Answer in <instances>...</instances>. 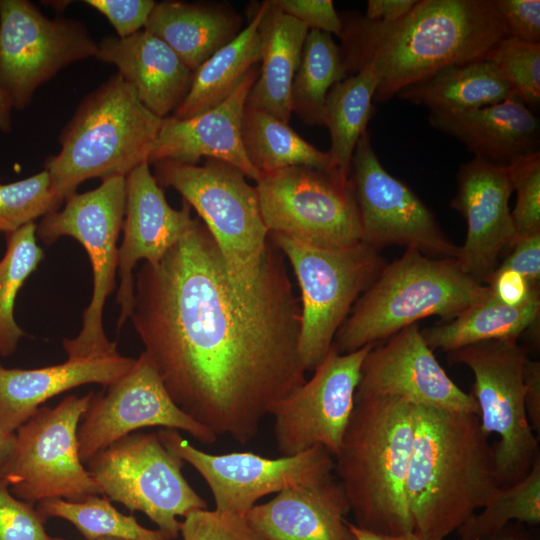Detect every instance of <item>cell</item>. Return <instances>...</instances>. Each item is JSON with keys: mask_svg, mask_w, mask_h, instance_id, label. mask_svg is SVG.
Listing matches in <instances>:
<instances>
[{"mask_svg": "<svg viewBox=\"0 0 540 540\" xmlns=\"http://www.w3.org/2000/svg\"><path fill=\"white\" fill-rule=\"evenodd\" d=\"M135 278L131 322L177 406L218 436L246 444L272 407L306 381L301 308L270 240L251 289L231 279L199 219Z\"/></svg>", "mask_w": 540, "mask_h": 540, "instance_id": "cell-1", "label": "cell"}, {"mask_svg": "<svg viewBox=\"0 0 540 540\" xmlns=\"http://www.w3.org/2000/svg\"><path fill=\"white\" fill-rule=\"evenodd\" d=\"M341 55L347 74L370 66L379 78L376 102L439 70L478 59L510 36L494 0H417L393 23L355 12L340 15Z\"/></svg>", "mask_w": 540, "mask_h": 540, "instance_id": "cell-2", "label": "cell"}, {"mask_svg": "<svg viewBox=\"0 0 540 540\" xmlns=\"http://www.w3.org/2000/svg\"><path fill=\"white\" fill-rule=\"evenodd\" d=\"M414 407L406 493L413 531L445 539L499 487L477 414Z\"/></svg>", "mask_w": 540, "mask_h": 540, "instance_id": "cell-3", "label": "cell"}, {"mask_svg": "<svg viewBox=\"0 0 540 540\" xmlns=\"http://www.w3.org/2000/svg\"><path fill=\"white\" fill-rule=\"evenodd\" d=\"M413 433L411 404L355 396L334 471L356 526L390 535L413 531L406 493Z\"/></svg>", "mask_w": 540, "mask_h": 540, "instance_id": "cell-4", "label": "cell"}, {"mask_svg": "<svg viewBox=\"0 0 540 540\" xmlns=\"http://www.w3.org/2000/svg\"><path fill=\"white\" fill-rule=\"evenodd\" d=\"M162 118L148 110L118 72L87 94L59 136L61 149L45 162L62 202L90 179L126 177L148 163Z\"/></svg>", "mask_w": 540, "mask_h": 540, "instance_id": "cell-5", "label": "cell"}, {"mask_svg": "<svg viewBox=\"0 0 540 540\" xmlns=\"http://www.w3.org/2000/svg\"><path fill=\"white\" fill-rule=\"evenodd\" d=\"M489 292V286L465 274L456 259L433 258L408 248L386 264L358 298L332 347L338 353H350L432 315L453 319Z\"/></svg>", "mask_w": 540, "mask_h": 540, "instance_id": "cell-6", "label": "cell"}, {"mask_svg": "<svg viewBox=\"0 0 540 540\" xmlns=\"http://www.w3.org/2000/svg\"><path fill=\"white\" fill-rule=\"evenodd\" d=\"M154 177L172 187L199 215L216 241L234 283L251 289L256 283L268 242L255 186L226 162L207 159L204 165L158 161Z\"/></svg>", "mask_w": 540, "mask_h": 540, "instance_id": "cell-7", "label": "cell"}, {"mask_svg": "<svg viewBox=\"0 0 540 540\" xmlns=\"http://www.w3.org/2000/svg\"><path fill=\"white\" fill-rule=\"evenodd\" d=\"M293 269L300 288L298 353L305 371H314L358 298L387 264L379 251L360 242L326 249L269 232Z\"/></svg>", "mask_w": 540, "mask_h": 540, "instance_id": "cell-8", "label": "cell"}, {"mask_svg": "<svg viewBox=\"0 0 540 540\" xmlns=\"http://www.w3.org/2000/svg\"><path fill=\"white\" fill-rule=\"evenodd\" d=\"M126 209V178H105L95 189L68 196L63 209L42 217L36 236L46 245L69 236L86 250L92 267L93 290L83 312L82 328L72 339H64L67 355H101L118 351L103 327L106 299L116 287L117 241Z\"/></svg>", "mask_w": 540, "mask_h": 540, "instance_id": "cell-9", "label": "cell"}, {"mask_svg": "<svg viewBox=\"0 0 540 540\" xmlns=\"http://www.w3.org/2000/svg\"><path fill=\"white\" fill-rule=\"evenodd\" d=\"M527 357V349L510 339L479 342L447 353L450 364L465 365L474 375L470 394L478 405L483 432L499 436L493 447L499 487L520 481L540 457L524 402Z\"/></svg>", "mask_w": 540, "mask_h": 540, "instance_id": "cell-10", "label": "cell"}, {"mask_svg": "<svg viewBox=\"0 0 540 540\" xmlns=\"http://www.w3.org/2000/svg\"><path fill=\"white\" fill-rule=\"evenodd\" d=\"M184 463L157 432H134L94 455L87 470L102 495L131 512H142L172 540L180 535L178 517L207 508L184 477Z\"/></svg>", "mask_w": 540, "mask_h": 540, "instance_id": "cell-11", "label": "cell"}, {"mask_svg": "<svg viewBox=\"0 0 540 540\" xmlns=\"http://www.w3.org/2000/svg\"><path fill=\"white\" fill-rule=\"evenodd\" d=\"M271 233L318 248L361 242V224L350 177L307 166L263 174L255 185Z\"/></svg>", "mask_w": 540, "mask_h": 540, "instance_id": "cell-12", "label": "cell"}, {"mask_svg": "<svg viewBox=\"0 0 540 540\" xmlns=\"http://www.w3.org/2000/svg\"><path fill=\"white\" fill-rule=\"evenodd\" d=\"M93 394H72L54 407L41 406L15 431V450L1 473L14 496L34 505L48 499L81 501L102 494L84 467L77 437Z\"/></svg>", "mask_w": 540, "mask_h": 540, "instance_id": "cell-13", "label": "cell"}, {"mask_svg": "<svg viewBox=\"0 0 540 540\" xmlns=\"http://www.w3.org/2000/svg\"><path fill=\"white\" fill-rule=\"evenodd\" d=\"M97 51L83 22L49 18L28 0H0V88L13 109H25L42 84Z\"/></svg>", "mask_w": 540, "mask_h": 540, "instance_id": "cell-14", "label": "cell"}, {"mask_svg": "<svg viewBox=\"0 0 540 540\" xmlns=\"http://www.w3.org/2000/svg\"><path fill=\"white\" fill-rule=\"evenodd\" d=\"M157 434L200 474L218 511L245 515L266 495L334 479L335 461L322 446L271 459L251 452L207 453L173 429L162 428Z\"/></svg>", "mask_w": 540, "mask_h": 540, "instance_id": "cell-15", "label": "cell"}, {"mask_svg": "<svg viewBox=\"0 0 540 540\" xmlns=\"http://www.w3.org/2000/svg\"><path fill=\"white\" fill-rule=\"evenodd\" d=\"M350 180L359 212L362 243L378 251L385 246L399 245L433 258L458 259L460 246L447 237L414 191L383 167L368 130L355 147Z\"/></svg>", "mask_w": 540, "mask_h": 540, "instance_id": "cell-16", "label": "cell"}, {"mask_svg": "<svg viewBox=\"0 0 540 540\" xmlns=\"http://www.w3.org/2000/svg\"><path fill=\"white\" fill-rule=\"evenodd\" d=\"M373 346L345 354L331 347L310 380L272 407L274 440L282 456L314 446L336 456L354 407L363 360Z\"/></svg>", "mask_w": 540, "mask_h": 540, "instance_id": "cell-17", "label": "cell"}, {"mask_svg": "<svg viewBox=\"0 0 540 540\" xmlns=\"http://www.w3.org/2000/svg\"><path fill=\"white\" fill-rule=\"evenodd\" d=\"M106 388L93 394L78 426L83 462L146 427L184 431L206 445L218 438L177 406L144 352L127 374Z\"/></svg>", "mask_w": 540, "mask_h": 540, "instance_id": "cell-18", "label": "cell"}, {"mask_svg": "<svg viewBox=\"0 0 540 540\" xmlns=\"http://www.w3.org/2000/svg\"><path fill=\"white\" fill-rule=\"evenodd\" d=\"M356 397H388L412 406L479 413L474 397L445 372L417 323L373 346L363 360Z\"/></svg>", "mask_w": 540, "mask_h": 540, "instance_id": "cell-19", "label": "cell"}, {"mask_svg": "<svg viewBox=\"0 0 540 540\" xmlns=\"http://www.w3.org/2000/svg\"><path fill=\"white\" fill-rule=\"evenodd\" d=\"M456 180L457 191L450 206L467 223L457 262L465 274L483 284L497 268L502 250L515 238L509 168L474 157L460 166Z\"/></svg>", "mask_w": 540, "mask_h": 540, "instance_id": "cell-20", "label": "cell"}, {"mask_svg": "<svg viewBox=\"0 0 540 540\" xmlns=\"http://www.w3.org/2000/svg\"><path fill=\"white\" fill-rule=\"evenodd\" d=\"M148 163L133 169L126 178V209L123 241L118 247L117 327L121 329L134 309L133 271L141 260L158 263L179 241L193 218L191 207L183 201L181 209L172 208Z\"/></svg>", "mask_w": 540, "mask_h": 540, "instance_id": "cell-21", "label": "cell"}, {"mask_svg": "<svg viewBox=\"0 0 540 540\" xmlns=\"http://www.w3.org/2000/svg\"><path fill=\"white\" fill-rule=\"evenodd\" d=\"M258 74L255 67L251 68L232 94L212 109L186 119L163 118L148 164L163 160L197 164L204 157L231 164L257 182L261 175L245 153L242 122Z\"/></svg>", "mask_w": 540, "mask_h": 540, "instance_id": "cell-22", "label": "cell"}, {"mask_svg": "<svg viewBox=\"0 0 540 540\" xmlns=\"http://www.w3.org/2000/svg\"><path fill=\"white\" fill-rule=\"evenodd\" d=\"M136 358L108 354L67 355L60 364L35 369L0 365V426L15 431L47 400L86 384L109 387L127 374Z\"/></svg>", "mask_w": 540, "mask_h": 540, "instance_id": "cell-23", "label": "cell"}, {"mask_svg": "<svg viewBox=\"0 0 540 540\" xmlns=\"http://www.w3.org/2000/svg\"><path fill=\"white\" fill-rule=\"evenodd\" d=\"M429 123L464 144L474 157L494 165L508 167L540 152L539 118L514 96L473 110L430 111Z\"/></svg>", "mask_w": 540, "mask_h": 540, "instance_id": "cell-24", "label": "cell"}, {"mask_svg": "<svg viewBox=\"0 0 540 540\" xmlns=\"http://www.w3.org/2000/svg\"><path fill=\"white\" fill-rule=\"evenodd\" d=\"M95 58L115 65L144 106L162 119L181 104L192 81L193 72L177 54L144 29L126 38H103Z\"/></svg>", "mask_w": 540, "mask_h": 540, "instance_id": "cell-25", "label": "cell"}, {"mask_svg": "<svg viewBox=\"0 0 540 540\" xmlns=\"http://www.w3.org/2000/svg\"><path fill=\"white\" fill-rule=\"evenodd\" d=\"M348 499L334 479L277 493L244 516L266 540H355Z\"/></svg>", "mask_w": 540, "mask_h": 540, "instance_id": "cell-26", "label": "cell"}, {"mask_svg": "<svg viewBox=\"0 0 540 540\" xmlns=\"http://www.w3.org/2000/svg\"><path fill=\"white\" fill-rule=\"evenodd\" d=\"M242 18L221 4L162 1L144 30L165 42L194 72L242 30Z\"/></svg>", "mask_w": 540, "mask_h": 540, "instance_id": "cell-27", "label": "cell"}, {"mask_svg": "<svg viewBox=\"0 0 540 540\" xmlns=\"http://www.w3.org/2000/svg\"><path fill=\"white\" fill-rule=\"evenodd\" d=\"M308 32L306 25L283 13L273 0H266L258 27L262 66L247 105L288 123L292 82Z\"/></svg>", "mask_w": 540, "mask_h": 540, "instance_id": "cell-28", "label": "cell"}, {"mask_svg": "<svg viewBox=\"0 0 540 540\" xmlns=\"http://www.w3.org/2000/svg\"><path fill=\"white\" fill-rule=\"evenodd\" d=\"M265 8L266 1L255 5L247 26L193 72L188 93L172 117L186 119L201 114L223 102L238 87L260 61L258 27Z\"/></svg>", "mask_w": 540, "mask_h": 540, "instance_id": "cell-29", "label": "cell"}, {"mask_svg": "<svg viewBox=\"0 0 540 540\" xmlns=\"http://www.w3.org/2000/svg\"><path fill=\"white\" fill-rule=\"evenodd\" d=\"M396 96L427 106L430 111L460 112L496 104L514 95L496 66L482 58L445 67Z\"/></svg>", "mask_w": 540, "mask_h": 540, "instance_id": "cell-30", "label": "cell"}, {"mask_svg": "<svg viewBox=\"0 0 540 540\" xmlns=\"http://www.w3.org/2000/svg\"><path fill=\"white\" fill-rule=\"evenodd\" d=\"M539 312V290L526 303L508 306L500 302L490 289L487 297L479 303L449 322L426 328L421 333L431 350L449 353L489 340H518L535 325Z\"/></svg>", "mask_w": 540, "mask_h": 540, "instance_id": "cell-31", "label": "cell"}, {"mask_svg": "<svg viewBox=\"0 0 540 540\" xmlns=\"http://www.w3.org/2000/svg\"><path fill=\"white\" fill-rule=\"evenodd\" d=\"M242 141L249 162L260 175L295 166L336 170L328 151L307 142L288 123L247 104Z\"/></svg>", "mask_w": 540, "mask_h": 540, "instance_id": "cell-32", "label": "cell"}, {"mask_svg": "<svg viewBox=\"0 0 540 540\" xmlns=\"http://www.w3.org/2000/svg\"><path fill=\"white\" fill-rule=\"evenodd\" d=\"M378 84L377 74L365 66L336 83L326 97L322 125L330 133L328 153L334 168L346 177H350L355 147L374 113L372 101Z\"/></svg>", "mask_w": 540, "mask_h": 540, "instance_id": "cell-33", "label": "cell"}, {"mask_svg": "<svg viewBox=\"0 0 540 540\" xmlns=\"http://www.w3.org/2000/svg\"><path fill=\"white\" fill-rule=\"evenodd\" d=\"M347 75L340 46L332 35L309 30L292 82V113L307 125H322L326 97Z\"/></svg>", "mask_w": 540, "mask_h": 540, "instance_id": "cell-34", "label": "cell"}, {"mask_svg": "<svg viewBox=\"0 0 540 540\" xmlns=\"http://www.w3.org/2000/svg\"><path fill=\"white\" fill-rule=\"evenodd\" d=\"M36 509L45 518L70 522L87 540L117 538L124 540H170L159 529H148L133 515L118 511L105 495H92L81 501L48 499Z\"/></svg>", "mask_w": 540, "mask_h": 540, "instance_id": "cell-35", "label": "cell"}, {"mask_svg": "<svg viewBox=\"0 0 540 540\" xmlns=\"http://www.w3.org/2000/svg\"><path fill=\"white\" fill-rule=\"evenodd\" d=\"M37 224L29 223L6 234V252L0 261V356L15 352L24 331L14 318L17 293L44 258L37 244Z\"/></svg>", "mask_w": 540, "mask_h": 540, "instance_id": "cell-36", "label": "cell"}, {"mask_svg": "<svg viewBox=\"0 0 540 540\" xmlns=\"http://www.w3.org/2000/svg\"><path fill=\"white\" fill-rule=\"evenodd\" d=\"M511 522L536 526L540 523V457L520 481L498 487L481 512L457 529L460 540L488 537Z\"/></svg>", "mask_w": 540, "mask_h": 540, "instance_id": "cell-37", "label": "cell"}, {"mask_svg": "<svg viewBox=\"0 0 540 540\" xmlns=\"http://www.w3.org/2000/svg\"><path fill=\"white\" fill-rule=\"evenodd\" d=\"M62 203L53 193L45 169L12 183L0 182V231L8 234L34 223L59 210Z\"/></svg>", "mask_w": 540, "mask_h": 540, "instance_id": "cell-38", "label": "cell"}, {"mask_svg": "<svg viewBox=\"0 0 540 540\" xmlns=\"http://www.w3.org/2000/svg\"><path fill=\"white\" fill-rule=\"evenodd\" d=\"M485 58L499 70L514 97L535 112L540 103V43H526L508 36Z\"/></svg>", "mask_w": 540, "mask_h": 540, "instance_id": "cell-39", "label": "cell"}, {"mask_svg": "<svg viewBox=\"0 0 540 540\" xmlns=\"http://www.w3.org/2000/svg\"><path fill=\"white\" fill-rule=\"evenodd\" d=\"M508 168L516 192L511 211L515 240L540 231V152L521 158Z\"/></svg>", "mask_w": 540, "mask_h": 540, "instance_id": "cell-40", "label": "cell"}, {"mask_svg": "<svg viewBox=\"0 0 540 540\" xmlns=\"http://www.w3.org/2000/svg\"><path fill=\"white\" fill-rule=\"evenodd\" d=\"M183 518L182 540H266L244 515L206 508L194 510Z\"/></svg>", "mask_w": 540, "mask_h": 540, "instance_id": "cell-41", "label": "cell"}, {"mask_svg": "<svg viewBox=\"0 0 540 540\" xmlns=\"http://www.w3.org/2000/svg\"><path fill=\"white\" fill-rule=\"evenodd\" d=\"M45 520L34 505L12 494L7 478L0 474V540H50Z\"/></svg>", "mask_w": 540, "mask_h": 540, "instance_id": "cell-42", "label": "cell"}, {"mask_svg": "<svg viewBox=\"0 0 540 540\" xmlns=\"http://www.w3.org/2000/svg\"><path fill=\"white\" fill-rule=\"evenodd\" d=\"M84 3L104 15L119 38H126L144 29L156 4L153 0H86Z\"/></svg>", "mask_w": 540, "mask_h": 540, "instance_id": "cell-43", "label": "cell"}, {"mask_svg": "<svg viewBox=\"0 0 540 540\" xmlns=\"http://www.w3.org/2000/svg\"><path fill=\"white\" fill-rule=\"evenodd\" d=\"M509 35L526 43H540L539 0H494Z\"/></svg>", "mask_w": 540, "mask_h": 540, "instance_id": "cell-44", "label": "cell"}, {"mask_svg": "<svg viewBox=\"0 0 540 540\" xmlns=\"http://www.w3.org/2000/svg\"><path fill=\"white\" fill-rule=\"evenodd\" d=\"M285 14L295 18L309 30L340 35L342 20L331 0H273Z\"/></svg>", "mask_w": 540, "mask_h": 540, "instance_id": "cell-45", "label": "cell"}, {"mask_svg": "<svg viewBox=\"0 0 540 540\" xmlns=\"http://www.w3.org/2000/svg\"><path fill=\"white\" fill-rule=\"evenodd\" d=\"M511 253L496 269L516 271L532 284L540 279V231L517 238L513 241Z\"/></svg>", "mask_w": 540, "mask_h": 540, "instance_id": "cell-46", "label": "cell"}, {"mask_svg": "<svg viewBox=\"0 0 540 540\" xmlns=\"http://www.w3.org/2000/svg\"><path fill=\"white\" fill-rule=\"evenodd\" d=\"M494 296L508 306H520L539 290L520 273L509 269H495L487 282Z\"/></svg>", "mask_w": 540, "mask_h": 540, "instance_id": "cell-47", "label": "cell"}, {"mask_svg": "<svg viewBox=\"0 0 540 540\" xmlns=\"http://www.w3.org/2000/svg\"><path fill=\"white\" fill-rule=\"evenodd\" d=\"M524 402L529 423L540 432V363L527 357L523 369Z\"/></svg>", "mask_w": 540, "mask_h": 540, "instance_id": "cell-48", "label": "cell"}, {"mask_svg": "<svg viewBox=\"0 0 540 540\" xmlns=\"http://www.w3.org/2000/svg\"><path fill=\"white\" fill-rule=\"evenodd\" d=\"M417 0H368L364 18L393 23L405 17L414 7Z\"/></svg>", "mask_w": 540, "mask_h": 540, "instance_id": "cell-49", "label": "cell"}, {"mask_svg": "<svg viewBox=\"0 0 540 540\" xmlns=\"http://www.w3.org/2000/svg\"><path fill=\"white\" fill-rule=\"evenodd\" d=\"M348 525L355 537V540H444L436 537H428L415 531L398 535H390L368 531L356 526L351 522H348Z\"/></svg>", "mask_w": 540, "mask_h": 540, "instance_id": "cell-50", "label": "cell"}, {"mask_svg": "<svg viewBox=\"0 0 540 540\" xmlns=\"http://www.w3.org/2000/svg\"><path fill=\"white\" fill-rule=\"evenodd\" d=\"M479 540H536L525 524L511 522L498 532Z\"/></svg>", "mask_w": 540, "mask_h": 540, "instance_id": "cell-51", "label": "cell"}, {"mask_svg": "<svg viewBox=\"0 0 540 540\" xmlns=\"http://www.w3.org/2000/svg\"><path fill=\"white\" fill-rule=\"evenodd\" d=\"M15 445V433L7 432L0 426V474L11 459Z\"/></svg>", "mask_w": 540, "mask_h": 540, "instance_id": "cell-52", "label": "cell"}, {"mask_svg": "<svg viewBox=\"0 0 540 540\" xmlns=\"http://www.w3.org/2000/svg\"><path fill=\"white\" fill-rule=\"evenodd\" d=\"M12 110L10 99L0 88V132L2 133H8L12 129Z\"/></svg>", "mask_w": 540, "mask_h": 540, "instance_id": "cell-53", "label": "cell"}, {"mask_svg": "<svg viewBox=\"0 0 540 540\" xmlns=\"http://www.w3.org/2000/svg\"><path fill=\"white\" fill-rule=\"evenodd\" d=\"M50 540H65V539H61V538H53V537H51ZM95 540H124V539H117V538H100V539H95Z\"/></svg>", "mask_w": 540, "mask_h": 540, "instance_id": "cell-54", "label": "cell"}]
</instances>
